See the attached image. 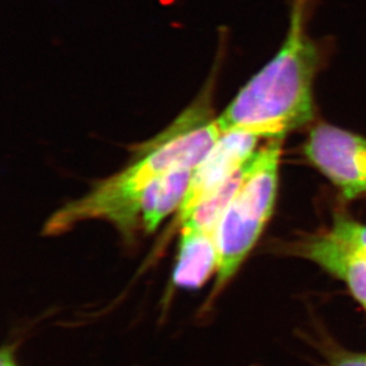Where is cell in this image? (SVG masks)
<instances>
[{
	"mask_svg": "<svg viewBox=\"0 0 366 366\" xmlns=\"http://www.w3.org/2000/svg\"><path fill=\"white\" fill-rule=\"evenodd\" d=\"M221 135L209 101L194 102L169 128L140 149V158L127 169L52 216L45 232H66L77 222L89 218H106L122 230L133 228L139 218V198L147 185L174 169H196Z\"/></svg>",
	"mask_w": 366,
	"mask_h": 366,
	"instance_id": "cell-1",
	"label": "cell"
},
{
	"mask_svg": "<svg viewBox=\"0 0 366 366\" xmlns=\"http://www.w3.org/2000/svg\"><path fill=\"white\" fill-rule=\"evenodd\" d=\"M307 0H295L286 41L275 57L249 81L218 117L222 133L285 138L315 117L313 83L319 52L305 26Z\"/></svg>",
	"mask_w": 366,
	"mask_h": 366,
	"instance_id": "cell-2",
	"label": "cell"
},
{
	"mask_svg": "<svg viewBox=\"0 0 366 366\" xmlns=\"http://www.w3.org/2000/svg\"><path fill=\"white\" fill-rule=\"evenodd\" d=\"M282 140L269 139L256 149L245 165L241 187L223 214L217 232L219 285L239 269L273 214Z\"/></svg>",
	"mask_w": 366,
	"mask_h": 366,
	"instance_id": "cell-3",
	"label": "cell"
},
{
	"mask_svg": "<svg viewBox=\"0 0 366 366\" xmlns=\"http://www.w3.org/2000/svg\"><path fill=\"white\" fill-rule=\"evenodd\" d=\"M305 154L342 196L366 194V139L342 128L320 124L312 129Z\"/></svg>",
	"mask_w": 366,
	"mask_h": 366,
	"instance_id": "cell-4",
	"label": "cell"
},
{
	"mask_svg": "<svg viewBox=\"0 0 366 366\" xmlns=\"http://www.w3.org/2000/svg\"><path fill=\"white\" fill-rule=\"evenodd\" d=\"M259 139L243 132L222 133L210 152L194 169L187 196L178 209L180 222L244 167L256 152Z\"/></svg>",
	"mask_w": 366,
	"mask_h": 366,
	"instance_id": "cell-5",
	"label": "cell"
},
{
	"mask_svg": "<svg viewBox=\"0 0 366 366\" xmlns=\"http://www.w3.org/2000/svg\"><path fill=\"white\" fill-rule=\"evenodd\" d=\"M300 252L342 280L366 311V259L356 249L330 232L310 237Z\"/></svg>",
	"mask_w": 366,
	"mask_h": 366,
	"instance_id": "cell-6",
	"label": "cell"
},
{
	"mask_svg": "<svg viewBox=\"0 0 366 366\" xmlns=\"http://www.w3.org/2000/svg\"><path fill=\"white\" fill-rule=\"evenodd\" d=\"M192 169H179L153 180L139 198V216L147 232L158 228L164 218L179 209L187 196Z\"/></svg>",
	"mask_w": 366,
	"mask_h": 366,
	"instance_id": "cell-7",
	"label": "cell"
},
{
	"mask_svg": "<svg viewBox=\"0 0 366 366\" xmlns=\"http://www.w3.org/2000/svg\"><path fill=\"white\" fill-rule=\"evenodd\" d=\"M217 235L182 230L173 281L178 287L198 288L217 269Z\"/></svg>",
	"mask_w": 366,
	"mask_h": 366,
	"instance_id": "cell-8",
	"label": "cell"
},
{
	"mask_svg": "<svg viewBox=\"0 0 366 366\" xmlns=\"http://www.w3.org/2000/svg\"><path fill=\"white\" fill-rule=\"evenodd\" d=\"M331 232L338 239L356 249L366 259V225L345 214H337L333 219Z\"/></svg>",
	"mask_w": 366,
	"mask_h": 366,
	"instance_id": "cell-9",
	"label": "cell"
},
{
	"mask_svg": "<svg viewBox=\"0 0 366 366\" xmlns=\"http://www.w3.org/2000/svg\"><path fill=\"white\" fill-rule=\"evenodd\" d=\"M333 366H366V355H351L342 357Z\"/></svg>",
	"mask_w": 366,
	"mask_h": 366,
	"instance_id": "cell-10",
	"label": "cell"
},
{
	"mask_svg": "<svg viewBox=\"0 0 366 366\" xmlns=\"http://www.w3.org/2000/svg\"><path fill=\"white\" fill-rule=\"evenodd\" d=\"M0 366H17L14 363V358L11 356L10 351L4 350L1 353V362H0Z\"/></svg>",
	"mask_w": 366,
	"mask_h": 366,
	"instance_id": "cell-11",
	"label": "cell"
}]
</instances>
